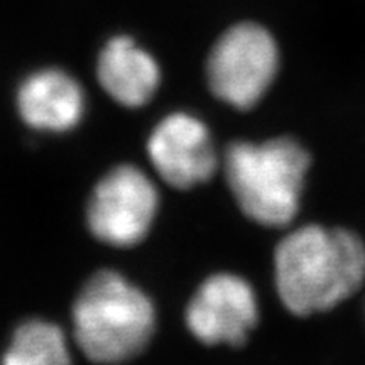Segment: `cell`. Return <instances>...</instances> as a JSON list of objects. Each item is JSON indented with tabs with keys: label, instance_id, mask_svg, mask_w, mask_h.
Wrapping results in <instances>:
<instances>
[{
	"label": "cell",
	"instance_id": "cell-8",
	"mask_svg": "<svg viewBox=\"0 0 365 365\" xmlns=\"http://www.w3.org/2000/svg\"><path fill=\"white\" fill-rule=\"evenodd\" d=\"M22 120L38 130L66 132L80 124L85 93L73 76L58 68L33 73L17 91Z\"/></svg>",
	"mask_w": 365,
	"mask_h": 365
},
{
	"label": "cell",
	"instance_id": "cell-4",
	"mask_svg": "<svg viewBox=\"0 0 365 365\" xmlns=\"http://www.w3.org/2000/svg\"><path fill=\"white\" fill-rule=\"evenodd\" d=\"M279 66L276 41L262 26L244 22L227 31L208 56L207 75L213 95L247 110L264 97Z\"/></svg>",
	"mask_w": 365,
	"mask_h": 365
},
{
	"label": "cell",
	"instance_id": "cell-6",
	"mask_svg": "<svg viewBox=\"0 0 365 365\" xmlns=\"http://www.w3.org/2000/svg\"><path fill=\"white\" fill-rule=\"evenodd\" d=\"M254 289L234 274H215L196 291L186 309V325L207 345H242L257 323Z\"/></svg>",
	"mask_w": 365,
	"mask_h": 365
},
{
	"label": "cell",
	"instance_id": "cell-2",
	"mask_svg": "<svg viewBox=\"0 0 365 365\" xmlns=\"http://www.w3.org/2000/svg\"><path fill=\"white\" fill-rule=\"evenodd\" d=\"M154 325L156 313L150 299L113 271L95 274L73 308L76 344L98 364L134 357L148 345Z\"/></svg>",
	"mask_w": 365,
	"mask_h": 365
},
{
	"label": "cell",
	"instance_id": "cell-7",
	"mask_svg": "<svg viewBox=\"0 0 365 365\" xmlns=\"http://www.w3.org/2000/svg\"><path fill=\"white\" fill-rule=\"evenodd\" d=\"M148 156L159 176L180 190L208 181L218 164L208 129L188 113L159 122L149 137Z\"/></svg>",
	"mask_w": 365,
	"mask_h": 365
},
{
	"label": "cell",
	"instance_id": "cell-9",
	"mask_svg": "<svg viewBox=\"0 0 365 365\" xmlns=\"http://www.w3.org/2000/svg\"><path fill=\"white\" fill-rule=\"evenodd\" d=\"M97 75L103 90L130 108L148 103L161 80L156 59L127 36H117L105 44L98 56Z\"/></svg>",
	"mask_w": 365,
	"mask_h": 365
},
{
	"label": "cell",
	"instance_id": "cell-1",
	"mask_svg": "<svg viewBox=\"0 0 365 365\" xmlns=\"http://www.w3.org/2000/svg\"><path fill=\"white\" fill-rule=\"evenodd\" d=\"M277 293L291 313L327 312L349 298L365 277V245L341 228L301 227L274 255Z\"/></svg>",
	"mask_w": 365,
	"mask_h": 365
},
{
	"label": "cell",
	"instance_id": "cell-3",
	"mask_svg": "<svg viewBox=\"0 0 365 365\" xmlns=\"http://www.w3.org/2000/svg\"><path fill=\"white\" fill-rule=\"evenodd\" d=\"M225 178L237 203L261 225L282 227L293 220L309 168V156L293 139L262 144L235 143L223 159Z\"/></svg>",
	"mask_w": 365,
	"mask_h": 365
},
{
	"label": "cell",
	"instance_id": "cell-5",
	"mask_svg": "<svg viewBox=\"0 0 365 365\" xmlns=\"http://www.w3.org/2000/svg\"><path fill=\"white\" fill-rule=\"evenodd\" d=\"M154 182L143 171L124 164L105 175L88 205V227L98 240L130 247L148 235L158 212Z\"/></svg>",
	"mask_w": 365,
	"mask_h": 365
},
{
	"label": "cell",
	"instance_id": "cell-10",
	"mask_svg": "<svg viewBox=\"0 0 365 365\" xmlns=\"http://www.w3.org/2000/svg\"><path fill=\"white\" fill-rule=\"evenodd\" d=\"M2 365H71L65 333L43 319H29L14 333Z\"/></svg>",
	"mask_w": 365,
	"mask_h": 365
}]
</instances>
